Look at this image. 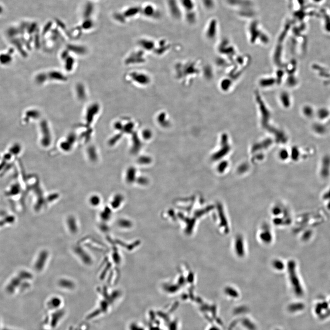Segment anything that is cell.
I'll use <instances>...</instances> for the list:
<instances>
[{"label":"cell","mask_w":330,"mask_h":330,"mask_svg":"<svg viewBox=\"0 0 330 330\" xmlns=\"http://www.w3.org/2000/svg\"><path fill=\"white\" fill-rule=\"evenodd\" d=\"M142 16L150 19H157L161 18V13L159 9L154 4L145 3L141 6Z\"/></svg>","instance_id":"cell-1"},{"label":"cell","mask_w":330,"mask_h":330,"mask_svg":"<svg viewBox=\"0 0 330 330\" xmlns=\"http://www.w3.org/2000/svg\"><path fill=\"white\" fill-rule=\"evenodd\" d=\"M89 1H90L92 2H94V3H96L102 1L103 0H89Z\"/></svg>","instance_id":"cell-2"}]
</instances>
